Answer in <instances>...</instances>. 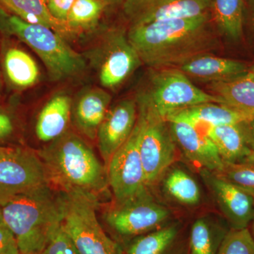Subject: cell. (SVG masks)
<instances>
[{"mask_svg": "<svg viewBox=\"0 0 254 254\" xmlns=\"http://www.w3.org/2000/svg\"><path fill=\"white\" fill-rule=\"evenodd\" d=\"M210 13L131 26L127 36L142 64L150 68L177 67L220 46Z\"/></svg>", "mask_w": 254, "mask_h": 254, "instance_id": "6da1fadb", "label": "cell"}, {"mask_svg": "<svg viewBox=\"0 0 254 254\" xmlns=\"http://www.w3.org/2000/svg\"><path fill=\"white\" fill-rule=\"evenodd\" d=\"M37 153L57 190H81L99 196L109 187L106 167L76 132L68 129Z\"/></svg>", "mask_w": 254, "mask_h": 254, "instance_id": "7a4b0ae2", "label": "cell"}, {"mask_svg": "<svg viewBox=\"0 0 254 254\" xmlns=\"http://www.w3.org/2000/svg\"><path fill=\"white\" fill-rule=\"evenodd\" d=\"M1 209L23 254H41L63 222V194L50 185L18 195Z\"/></svg>", "mask_w": 254, "mask_h": 254, "instance_id": "3957f363", "label": "cell"}, {"mask_svg": "<svg viewBox=\"0 0 254 254\" xmlns=\"http://www.w3.org/2000/svg\"><path fill=\"white\" fill-rule=\"evenodd\" d=\"M0 28L27 45L39 57L53 81L77 76L86 68L83 56L51 28L23 21L4 10L0 14Z\"/></svg>", "mask_w": 254, "mask_h": 254, "instance_id": "277c9868", "label": "cell"}, {"mask_svg": "<svg viewBox=\"0 0 254 254\" xmlns=\"http://www.w3.org/2000/svg\"><path fill=\"white\" fill-rule=\"evenodd\" d=\"M64 199L63 227L79 254H125L108 236L97 218L98 196L81 190H60Z\"/></svg>", "mask_w": 254, "mask_h": 254, "instance_id": "5b68a950", "label": "cell"}, {"mask_svg": "<svg viewBox=\"0 0 254 254\" xmlns=\"http://www.w3.org/2000/svg\"><path fill=\"white\" fill-rule=\"evenodd\" d=\"M137 105L164 119L177 110L203 103H218L216 97L198 88L177 67L151 68Z\"/></svg>", "mask_w": 254, "mask_h": 254, "instance_id": "8992f818", "label": "cell"}, {"mask_svg": "<svg viewBox=\"0 0 254 254\" xmlns=\"http://www.w3.org/2000/svg\"><path fill=\"white\" fill-rule=\"evenodd\" d=\"M138 106V105H137ZM138 149L148 188L158 182L177 158V145L166 120L138 106Z\"/></svg>", "mask_w": 254, "mask_h": 254, "instance_id": "52a82bcc", "label": "cell"}, {"mask_svg": "<svg viewBox=\"0 0 254 254\" xmlns=\"http://www.w3.org/2000/svg\"><path fill=\"white\" fill-rule=\"evenodd\" d=\"M47 185L48 175L38 153L21 147L0 146V206Z\"/></svg>", "mask_w": 254, "mask_h": 254, "instance_id": "ba28073f", "label": "cell"}, {"mask_svg": "<svg viewBox=\"0 0 254 254\" xmlns=\"http://www.w3.org/2000/svg\"><path fill=\"white\" fill-rule=\"evenodd\" d=\"M170 215L168 208L147 189L130 199L115 203L105 212L104 218L118 235L133 239L165 226Z\"/></svg>", "mask_w": 254, "mask_h": 254, "instance_id": "9c48e42d", "label": "cell"}, {"mask_svg": "<svg viewBox=\"0 0 254 254\" xmlns=\"http://www.w3.org/2000/svg\"><path fill=\"white\" fill-rule=\"evenodd\" d=\"M140 124L136 125L131 136L114 154L107 167L108 185L115 203H123L148 189L138 149Z\"/></svg>", "mask_w": 254, "mask_h": 254, "instance_id": "30bf717a", "label": "cell"}, {"mask_svg": "<svg viewBox=\"0 0 254 254\" xmlns=\"http://www.w3.org/2000/svg\"><path fill=\"white\" fill-rule=\"evenodd\" d=\"M141 64L127 36V30L113 28L107 32L98 53V78L102 86L118 88Z\"/></svg>", "mask_w": 254, "mask_h": 254, "instance_id": "8fae6325", "label": "cell"}, {"mask_svg": "<svg viewBox=\"0 0 254 254\" xmlns=\"http://www.w3.org/2000/svg\"><path fill=\"white\" fill-rule=\"evenodd\" d=\"M128 27L210 12V0H123Z\"/></svg>", "mask_w": 254, "mask_h": 254, "instance_id": "7c38bea8", "label": "cell"}, {"mask_svg": "<svg viewBox=\"0 0 254 254\" xmlns=\"http://www.w3.org/2000/svg\"><path fill=\"white\" fill-rule=\"evenodd\" d=\"M200 176L231 228H247L254 218V195L213 172L201 169Z\"/></svg>", "mask_w": 254, "mask_h": 254, "instance_id": "4fadbf2b", "label": "cell"}, {"mask_svg": "<svg viewBox=\"0 0 254 254\" xmlns=\"http://www.w3.org/2000/svg\"><path fill=\"white\" fill-rule=\"evenodd\" d=\"M138 119L136 99H125L110 107L98 128L96 139L105 166L131 136Z\"/></svg>", "mask_w": 254, "mask_h": 254, "instance_id": "5bb4252c", "label": "cell"}, {"mask_svg": "<svg viewBox=\"0 0 254 254\" xmlns=\"http://www.w3.org/2000/svg\"><path fill=\"white\" fill-rule=\"evenodd\" d=\"M177 146L189 160L198 167L220 173L224 162L216 147L197 127L182 123H168Z\"/></svg>", "mask_w": 254, "mask_h": 254, "instance_id": "9a60e30c", "label": "cell"}, {"mask_svg": "<svg viewBox=\"0 0 254 254\" xmlns=\"http://www.w3.org/2000/svg\"><path fill=\"white\" fill-rule=\"evenodd\" d=\"M111 100V95L98 87L83 89L76 97L71 106V122L82 136L92 141L96 139Z\"/></svg>", "mask_w": 254, "mask_h": 254, "instance_id": "2e32d148", "label": "cell"}, {"mask_svg": "<svg viewBox=\"0 0 254 254\" xmlns=\"http://www.w3.org/2000/svg\"><path fill=\"white\" fill-rule=\"evenodd\" d=\"M249 66L239 60L204 53L177 66L190 78L210 83L229 82L245 76Z\"/></svg>", "mask_w": 254, "mask_h": 254, "instance_id": "e0dca14e", "label": "cell"}, {"mask_svg": "<svg viewBox=\"0 0 254 254\" xmlns=\"http://www.w3.org/2000/svg\"><path fill=\"white\" fill-rule=\"evenodd\" d=\"M253 115H246L218 103H203L177 110L169 115L168 123H182L197 127L238 124Z\"/></svg>", "mask_w": 254, "mask_h": 254, "instance_id": "ac0fdd59", "label": "cell"}, {"mask_svg": "<svg viewBox=\"0 0 254 254\" xmlns=\"http://www.w3.org/2000/svg\"><path fill=\"white\" fill-rule=\"evenodd\" d=\"M72 100L67 95H55L45 105L36 125L38 139L50 142L68 130L71 122Z\"/></svg>", "mask_w": 254, "mask_h": 254, "instance_id": "d6986e66", "label": "cell"}, {"mask_svg": "<svg viewBox=\"0 0 254 254\" xmlns=\"http://www.w3.org/2000/svg\"><path fill=\"white\" fill-rule=\"evenodd\" d=\"M181 227L170 224L128 241L125 254H187L180 245Z\"/></svg>", "mask_w": 254, "mask_h": 254, "instance_id": "ffe728a7", "label": "cell"}, {"mask_svg": "<svg viewBox=\"0 0 254 254\" xmlns=\"http://www.w3.org/2000/svg\"><path fill=\"white\" fill-rule=\"evenodd\" d=\"M224 163L242 161L254 154L238 124L206 127L205 131Z\"/></svg>", "mask_w": 254, "mask_h": 254, "instance_id": "44dd1931", "label": "cell"}, {"mask_svg": "<svg viewBox=\"0 0 254 254\" xmlns=\"http://www.w3.org/2000/svg\"><path fill=\"white\" fill-rule=\"evenodd\" d=\"M0 6L23 21L54 30L66 39L75 35L67 23L57 19L51 14L45 0H0Z\"/></svg>", "mask_w": 254, "mask_h": 254, "instance_id": "7402d4cb", "label": "cell"}, {"mask_svg": "<svg viewBox=\"0 0 254 254\" xmlns=\"http://www.w3.org/2000/svg\"><path fill=\"white\" fill-rule=\"evenodd\" d=\"M4 74L10 84L19 89L34 86L39 81L38 64L31 55L16 47L5 50L2 59Z\"/></svg>", "mask_w": 254, "mask_h": 254, "instance_id": "603a6c76", "label": "cell"}, {"mask_svg": "<svg viewBox=\"0 0 254 254\" xmlns=\"http://www.w3.org/2000/svg\"><path fill=\"white\" fill-rule=\"evenodd\" d=\"M210 12L219 34L238 41L243 34L245 0H210Z\"/></svg>", "mask_w": 254, "mask_h": 254, "instance_id": "cb8c5ba5", "label": "cell"}, {"mask_svg": "<svg viewBox=\"0 0 254 254\" xmlns=\"http://www.w3.org/2000/svg\"><path fill=\"white\" fill-rule=\"evenodd\" d=\"M211 94L218 103L246 114L254 115V82L246 78L235 81L213 83L210 85Z\"/></svg>", "mask_w": 254, "mask_h": 254, "instance_id": "d4e9b609", "label": "cell"}, {"mask_svg": "<svg viewBox=\"0 0 254 254\" xmlns=\"http://www.w3.org/2000/svg\"><path fill=\"white\" fill-rule=\"evenodd\" d=\"M228 231V230H227ZM227 231L200 218L190 227L189 237L190 254H217Z\"/></svg>", "mask_w": 254, "mask_h": 254, "instance_id": "484cf974", "label": "cell"}, {"mask_svg": "<svg viewBox=\"0 0 254 254\" xmlns=\"http://www.w3.org/2000/svg\"><path fill=\"white\" fill-rule=\"evenodd\" d=\"M164 188L180 204L198 205L201 199L200 187L194 179L182 169L175 168L165 179Z\"/></svg>", "mask_w": 254, "mask_h": 254, "instance_id": "4316f807", "label": "cell"}, {"mask_svg": "<svg viewBox=\"0 0 254 254\" xmlns=\"http://www.w3.org/2000/svg\"><path fill=\"white\" fill-rule=\"evenodd\" d=\"M108 5L105 0H76L68 11L66 23L75 35L89 30L98 23Z\"/></svg>", "mask_w": 254, "mask_h": 254, "instance_id": "83f0119b", "label": "cell"}, {"mask_svg": "<svg viewBox=\"0 0 254 254\" xmlns=\"http://www.w3.org/2000/svg\"><path fill=\"white\" fill-rule=\"evenodd\" d=\"M217 174L254 196V154L238 163H224L222 171Z\"/></svg>", "mask_w": 254, "mask_h": 254, "instance_id": "f1b7e54d", "label": "cell"}, {"mask_svg": "<svg viewBox=\"0 0 254 254\" xmlns=\"http://www.w3.org/2000/svg\"><path fill=\"white\" fill-rule=\"evenodd\" d=\"M217 254H254V237L248 227L229 230Z\"/></svg>", "mask_w": 254, "mask_h": 254, "instance_id": "f546056e", "label": "cell"}, {"mask_svg": "<svg viewBox=\"0 0 254 254\" xmlns=\"http://www.w3.org/2000/svg\"><path fill=\"white\" fill-rule=\"evenodd\" d=\"M41 254H79L73 241L63 228V223L51 237Z\"/></svg>", "mask_w": 254, "mask_h": 254, "instance_id": "4dcf8cb0", "label": "cell"}, {"mask_svg": "<svg viewBox=\"0 0 254 254\" xmlns=\"http://www.w3.org/2000/svg\"><path fill=\"white\" fill-rule=\"evenodd\" d=\"M14 234L4 221L0 223V254H19Z\"/></svg>", "mask_w": 254, "mask_h": 254, "instance_id": "1f68e13d", "label": "cell"}, {"mask_svg": "<svg viewBox=\"0 0 254 254\" xmlns=\"http://www.w3.org/2000/svg\"><path fill=\"white\" fill-rule=\"evenodd\" d=\"M76 0H47V6L57 19L66 22V16Z\"/></svg>", "mask_w": 254, "mask_h": 254, "instance_id": "d6a6232c", "label": "cell"}, {"mask_svg": "<svg viewBox=\"0 0 254 254\" xmlns=\"http://www.w3.org/2000/svg\"><path fill=\"white\" fill-rule=\"evenodd\" d=\"M14 131L12 120L7 113L0 109V141L9 138Z\"/></svg>", "mask_w": 254, "mask_h": 254, "instance_id": "836d02e7", "label": "cell"}, {"mask_svg": "<svg viewBox=\"0 0 254 254\" xmlns=\"http://www.w3.org/2000/svg\"><path fill=\"white\" fill-rule=\"evenodd\" d=\"M247 143L254 151V115L239 123Z\"/></svg>", "mask_w": 254, "mask_h": 254, "instance_id": "e575fe53", "label": "cell"}, {"mask_svg": "<svg viewBox=\"0 0 254 254\" xmlns=\"http://www.w3.org/2000/svg\"><path fill=\"white\" fill-rule=\"evenodd\" d=\"M246 11H247L251 23L254 28V0L246 1Z\"/></svg>", "mask_w": 254, "mask_h": 254, "instance_id": "d590c367", "label": "cell"}, {"mask_svg": "<svg viewBox=\"0 0 254 254\" xmlns=\"http://www.w3.org/2000/svg\"><path fill=\"white\" fill-rule=\"evenodd\" d=\"M242 78H246V79L250 80V81L254 82V63L252 66H249L245 76Z\"/></svg>", "mask_w": 254, "mask_h": 254, "instance_id": "8d00e7d4", "label": "cell"}, {"mask_svg": "<svg viewBox=\"0 0 254 254\" xmlns=\"http://www.w3.org/2000/svg\"><path fill=\"white\" fill-rule=\"evenodd\" d=\"M110 4H117L119 2H123V0H105Z\"/></svg>", "mask_w": 254, "mask_h": 254, "instance_id": "74e56055", "label": "cell"}, {"mask_svg": "<svg viewBox=\"0 0 254 254\" xmlns=\"http://www.w3.org/2000/svg\"><path fill=\"white\" fill-rule=\"evenodd\" d=\"M2 80H1V74H0V98H1V93H2Z\"/></svg>", "mask_w": 254, "mask_h": 254, "instance_id": "f35d334b", "label": "cell"}, {"mask_svg": "<svg viewBox=\"0 0 254 254\" xmlns=\"http://www.w3.org/2000/svg\"><path fill=\"white\" fill-rule=\"evenodd\" d=\"M3 221H4V220H3L2 209H1V207L0 206V223Z\"/></svg>", "mask_w": 254, "mask_h": 254, "instance_id": "ab89813d", "label": "cell"}, {"mask_svg": "<svg viewBox=\"0 0 254 254\" xmlns=\"http://www.w3.org/2000/svg\"><path fill=\"white\" fill-rule=\"evenodd\" d=\"M252 236H253L254 237V218L253 219H252Z\"/></svg>", "mask_w": 254, "mask_h": 254, "instance_id": "60d3db41", "label": "cell"}, {"mask_svg": "<svg viewBox=\"0 0 254 254\" xmlns=\"http://www.w3.org/2000/svg\"><path fill=\"white\" fill-rule=\"evenodd\" d=\"M3 10H4V9H3L2 7H1V6H0V14H1V13L2 12Z\"/></svg>", "mask_w": 254, "mask_h": 254, "instance_id": "b9f144b4", "label": "cell"}, {"mask_svg": "<svg viewBox=\"0 0 254 254\" xmlns=\"http://www.w3.org/2000/svg\"><path fill=\"white\" fill-rule=\"evenodd\" d=\"M248 1V0H245V1Z\"/></svg>", "mask_w": 254, "mask_h": 254, "instance_id": "7bdbcfd3", "label": "cell"}, {"mask_svg": "<svg viewBox=\"0 0 254 254\" xmlns=\"http://www.w3.org/2000/svg\"><path fill=\"white\" fill-rule=\"evenodd\" d=\"M45 1H47V0H45Z\"/></svg>", "mask_w": 254, "mask_h": 254, "instance_id": "ee69618b", "label": "cell"}, {"mask_svg": "<svg viewBox=\"0 0 254 254\" xmlns=\"http://www.w3.org/2000/svg\"><path fill=\"white\" fill-rule=\"evenodd\" d=\"M19 254H21V253H20Z\"/></svg>", "mask_w": 254, "mask_h": 254, "instance_id": "f6af8a7d", "label": "cell"}, {"mask_svg": "<svg viewBox=\"0 0 254 254\" xmlns=\"http://www.w3.org/2000/svg\"><path fill=\"white\" fill-rule=\"evenodd\" d=\"M190 254V253H189V254Z\"/></svg>", "mask_w": 254, "mask_h": 254, "instance_id": "bcb514c9", "label": "cell"}]
</instances>
